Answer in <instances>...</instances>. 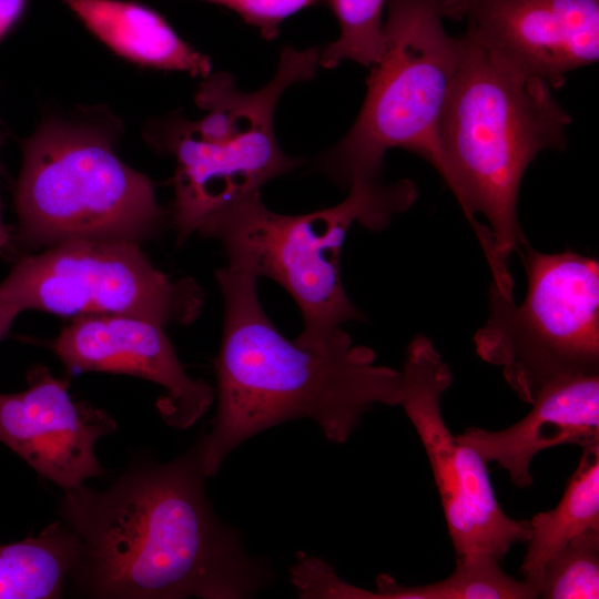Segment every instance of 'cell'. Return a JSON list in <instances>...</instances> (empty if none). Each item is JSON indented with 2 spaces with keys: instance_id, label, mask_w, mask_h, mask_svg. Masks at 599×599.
<instances>
[{
  "instance_id": "obj_23",
  "label": "cell",
  "mask_w": 599,
  "mask_h": 599,
  "mask_svg": "<svg viewBox=\"0 0 599 599\" xmlns=\"http://www.w3.org/2000/svg\"><path fill=\"white\" fill-rule=\"evenodd\" d=\"M18 314L12 306L0 301V341L6 337Z\"/></svg>"
},
{
  "instance_id": "obj_2",
  "label": "cell",
  "mask_w": 599,
  "mask_h": 599,
  "mask_svg": "<svg viewBox=\"0 0 599 599\" xmlns=\"http://www.w3.org/2000/svg\"><path fill=\"white\" fill-rule=\"evenodd\" d=\"M215 277L224 300L217 410L196 441L206 478L235 447L285 422L312 419L344 444L374 406L399 405L402 373L377 365L372 348L349 335L319 347L288 341L262 308L254 274L227 264Z\"/></svg>"
},
{
  "instance_id": "obj_20",
  "label": "cell",
  "mask_w": 599,
  "mask_h": 599,
  "mask_svg": "<svg viewBox=\"0 0 599 599\" xmlns=\"http://www.w3.org/2000/svg\"><path fill=\"white\" fill-rule=\"evenodd\" d=\"M539 597L599 598V530L577 536L549 560L539 585Z\"/></svg>"
},
{
  "instance_id": "obj_15",
  "label": "cell",
  "mask_w": 599,
  "mask_h": 599,
  "mask_svg": "<svg viewBox=\"0 0 599 599\" xmlns=\"http://www.w3.org/2000/svg\"><path fill=\"white\" fill-rule=\"evenodd\" d=\"M116 54L145 67L210 75L211 62L153 9L128 0H61Z\"/></svg>"
},
{
  "instance_id": "obj_16",
  "label": "cell",
  "mask_w": 599,
  "mask_h": 599,
  "mask_svg": "<svg viewBox=\"0 0 599 599\" xmlns=\"http://www.w3.org/2000/svg\"><path fill=\"white\" fill-rule=\"evenodd\" d=\"M528 524L520 572L539 589L547 564L559 550L577 536L599 530V444L582 449L557 507L534 515Z\"/></svg>"
},
{
  "instance_id": "obj_18",
  "label": "cell",
  "mask_w": 599,
  "mask_h": 599,
  "mask_svg": "<svg viewBox=\"0 0 599 599\" xmlns=\"http://www.w3.org/2000/svg\"><path fill=\"white\" fill-rule=\"evenodd\" d=\"M539 597L534 585L506 575L499 560L488 554L457 558L454 572L439 581L404 586L392 576L376 578V591L366 590L364 599H531Z\"/></svg>"
},
{
  "instance_id": "obj_8",
  "label": "cell",
  "mask_w": 599,
  "mask_h": 599,
  "mask_svg": "<svg viewBox=\"0 0 599 599\" xmlns=\"http://www.w3.org/2000/svg\"><path fill=\"white\" fill-rule=\"evenodd\" d=\"M517 252L527 274L521 304L490 284L489 313L474 335L477 355L501 367L517 394L530 404L558 377L599 372V262L566 250H535L524 233Z\"/></svg>"
},
{
  "instance_id": "obj_10",
  "label": "cell",
  "mask_w": 599,
  "mask_h": 599,
  "mask_svg": "<svg viewBox=\"0 0 599 599\" xmlns=\"http://www.w3.org/2000/svg\"><path fill=\"white\" fill-rule=\"evenodd\" d=\"M402 373V406L428 457L457 558L488 554L499 561L529 539L528 520L501 509L486 463L460 441L441 415L443 394L453 374L433 342L417 334L406 348Z\"/></svg>"
},
{
  "instance_id": "obj_17",
  "label": "cell",
  "mask_w": 599,
  "mask_h": 599,
  "mask_svg": "<svg viewBox=\"0 0 599 599\" xmlns=\"http://www.w3.org/2000/svg\"><path fill=\"white\" fill-rule=\"evenodd\" d=\"M80 552L78 536L62 522L0 546V599L60 598Z\"/></svg>"
},
{
  "instance_id": "obj_25",
  "label": "cell",
  "mask_w": 599,
  "mask_h": 599,
  "mask_svg": "<svg viewBox=\"0 0 599 599\" xmlns=\"http://www.w3.org/2000/svg\"><path fill=\"white\" fill-rule=\"evenodd\" d=\"M443 18L459 21L463 0H435Z\"/></svg>"
},
{
  "instance_id": "obj_13",
  "label": "cell",
  "mask_w": 599,
  "mask_h": 599,
  "mask_svg": "<svg viewBox=\"0 0 599 599\" xmlns=\"http://www.w3.org/2000/svg\"><path fill=\"white\" fill-rule=\"evenodd\" d=\"M72 373L134 375L167 390L156 407L163 420L186 429L211 407L215 390L184 370L163 327L146 319L112 314L75 316L50 343Z\"/></svg>"
},
{
  "instance_id": "obj_5",
  "label": "cell",
  "mask_w": 599,
  "mask_h": 599,
  "mask_svg": "<svg viewBox=\"0 0 599 599\" xmlns=\"http://www.w3.org/2000/svg\"><path fill=\"white\" fill-rule=\"evenodd\" d=\"M111 121L50 119L23 142L14 248L69 240L140 244L166 221L151 181L115 153Z\"/></svg>"
},
{
  "instance_id": "obj_11",
  "label": "cell",
  "mask_w": 599,
  "mask_h": 599,
  "mask_svg": "<svg viewBox=\"0 0 599 599\" xmlns=\"http://www.w3.org/2000/svg\"><path fill=\"white\" fill-rule=\"evenodd\" d=\"M460 20L465 38L552 90L599 59V0H463Z\"/></svg>"
},
{
  "instance_id": "obj_6",
  "label": "cell",
  "mask_w": 599,
  "mask_h": 599,
  "mask_svg": "<svg viewBox=\"0 0 599 599\" xmlns=\"http://www.w3.org/2000/svg\"><path fill=\"white\" fill-rule=\"evenodd\" d=\"M319 57V48H285L272 80L248 93L227 73L209 75L196 95L206 114L197 121L172 119L160 128L156 145L176 160L173 224L179 245L217 212L303 163L280 149L274 113L290 85L314 77Z\"/></svg>"
},
{
  "instance_id": "obj_12",
  "label": "cell",
  "mask_w": 599,
  "mask_h": 599,
  "mask_svg": "<svg viewBox=\"0 0 599 599\" xmlns=\"http://www.w3.org/2000/svg\"><path fill=\"white\" fill-rule=\"evenodd\" d=\"M27 379L26 390L0 394V441L64 491L104 475L94 445L115 432L113 418L72 400L70 380L55 378L44 366H34Z\"/></svg>"
},
{
  "instance_id": "obj_14",
  "label": "cell",
  "mask_w": 599,
  "mask_h": 599,
  "mask_svg": "<svg viewBox=\"0 0 599 599\" xmlns=\"http://www.w3.org/2000/svg\"><path fill=\"white\" fill-rule=\"evenodd\" d=\"M531 410L501 430L469 427L456 437L487 464L497 463L519 488L532 484L530 464L540 451L559 445L581 449L599 444V372L570 374L545 384Z\"/></svg>"
},
{
  "instance_id": "obj_22",
  "label": "cell",
  "mask_w": 599,
  "mask_h": 599,
  "mask_svg": "<svg viewBox=\"0 0 599 599\" xmlns=\"http://www.w3.org/2000/svg\"><path fill=\"white\" fill-rule=\"evenodd\" d=\"M27 0H0V40L22 16Z\"/></svg>"
},
{
  "instance_id": "obj_24",
  "label": "cell",
  "mask_w": 599,
  "mask_h": 599,
  "mask_svg": "<svg viewBox=\"0 0 599 599\" xmlns=\"http://www.w3.org/2000/svg\"><path fill=\"white\" fill-rule=\"evenodd\" d=\"M14 251L13 235L3 223L0 204V255L9 257L14 253Z\"/></svg>"
},
{
  "instance_id": "obj_21",
  "label": "cell",
  "mask_w": 599,
  "mask_h": 599,
  "mask_svg": "<svg viewBox=\"0 0 599 599\" xmlns=\"http://www.w3.org/2000/svg\"><path fill=\"white\" fill-rule=\"evenodd\" d=\"M224 6L246 23L258 28L263 38L275 39L280 24L297 11L324 0H203Z\"/></svg>"
},
{
  "instance_id": "obj_9",
  "label": "cell",
  "mask_w": 599,
  "mask_h": 599,
  "mask_svg": "<svg viewBox=\"0 0 599 599\" xmlns=\"http://www.w3.org/2000/svg\"><path fill=\"white\" fill-rule=\"evenodd\" d=\"M0 301L19 313L125 315L163 327L193 323L204 294L193 278L155 268L139 244L80 238L21 256L0 283Z\"/></svg>"
},
{
  "instance_id": "obj_1",
  "label": "cell",
  "mask_w": 599,
  "mask_h": 599,
  "mask_svg": "<svg viewBox=\"0 0 599 599\" xmlns=\"http://www.w3.org/2000/svg\"><path fill=\"white\" fill-rule=\"evenodd\" d=\"M196 443L174 460L142 461L110 487L64 491L59 512L78 536L70 578L94 598L244 599L274 572L214 514Z\"/></svg>"
},
{
  "instance_id": "obj_19",
  "label": "cell",
  "mask_w": 599,
  "mask_h": 599,
  "mask_svg": "<svg viewBox=\"0 0 599 599\" xmlns=\"http://www.w3.org/2000/svg\"><path fill=\"white\" fill-rule=\"evenodd\" d=\"M338 24V38L321 49L319 65L332 69L351 60L372 67L384 47V10L387 0H325Z\"/></svg>"
},
{
  "instance_id": "obj_7",
  "label": "cell",
  "mask_w": 599,
  "mask_h": 599,
  "mask_svg": "<svg viewBox=\"0 0 599 599\" xmlns=\"http://www.w3.org/2000/svg\"><path fill=\"white\" fill-rule=\"evenodd\" d=\"M384 47L370 67L364 103L345 136L318 159L333 182L349 189L378 181L385 154L404 149L446 179L438 124L463 54L435 0H387Z\"/></svg>"
},
{
  "instance_id": "obj_3",
  "label": "cell",
  "mask_w": 599,
  "mask_h": 599,
  "mask_svg": "<svg viewBox=\"0 0 599 599\" xmlns=\"http://www.w3.org/2000/svg\"><path fill=\"white\" fill-rule=\"evenodd\" d=\"M461 39L460 64L438 124L445 183L478 238L491 284L512 300L509 258L522 234L520 184L539 153L566 149L572 119L545 81Z\"/></svg>"
},
{
  "instance_id": "obj_4",
  "label": "cell",
  "mask_w": 599,
  "mask_h": 599,
  "mask_svg": "<svg viewBox=\"0 0 599 599\" xmlns=\"http://www.w3.org/2000/svg\"><path fill=\"white\" fill-rule=\"evenodd\" d=\"M348 190L337 205L300 215L270 210L256 192L217 212L197 231L222 244L227 264L275 281L293 297L303 317L295 341L304 346L336 342L347 335L344 323L363 318L339 274L348 230L354 223L383 230L418 197L408 179L361 182Z\"/></svg>"
}]
</instances>
